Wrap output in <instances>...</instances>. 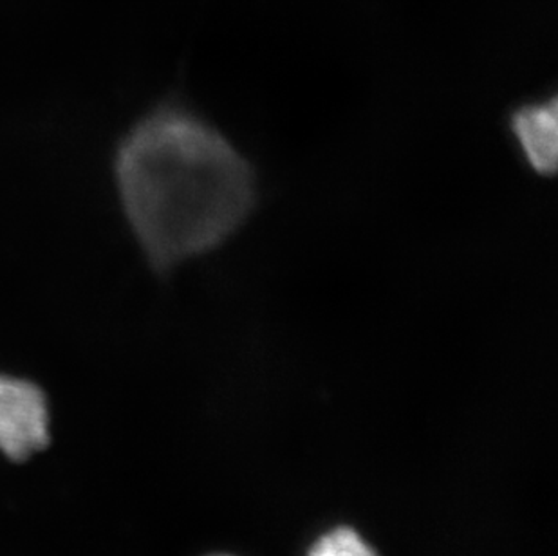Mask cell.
I'll return each instance as SVG.
<instances>
[{
	"instance_id": "1",
	"label": "cell",
	"mask_w": 558,
	"mask_h": 556,
	"mask_svg": "<svg viewBox=\"0 0 558 556\" xmlns=\"http://www.w3.org/2000/svg\"><path fill=\"white\" fill-rule=\"evenodd\" d=\"M117 181L129 225L161 271L221 246L257 205L248 159L181 106L159 107L126 134Z\"/></svg>"
},
{
	"instance_id": "2",
	"label": "cell",
	"mask_w": 558,
	"mask_h": 556,
	"mask_svg": "<svg viewBox=\"0 0 558 556\" xmlns=\"http://www.w3.org/2000/svg\"><path fill=\"white\" fill-rule=\"evenodd\" d=\"M48 399L38 385L0 374V454L26 461L51 439Z\"/></svg>"
},
{
	"instance_id": "3",
	"label": "cell",
	"mask_w": 558,
	"mask_h": 556,
	"mask_svg": "<svg viewBox=\"0 0 558 556\" xmlns=\"http://www.w3.org/2000/svg\"><path fill=\"white\" fill-rule=\"evenodd\" d=\"M517 148L535 172L551 176L557 167V100H535L517 107L510 118Z\"/></svg>"
},
{
	"instance_id": "4",
	"label": "cell",
	"mask_w": 558,
	"mask_h": 556,
	"mask_svg": "<svg viewBox=\"0 0 558 556\" xmlns=\"http://www.w3.org/2000/svg\"><path fill=\"white\" fill-rule=\"evenodd\" d=\"M307 556H379L360 535L359 531L349 525H338L327 531L311 546Z\"/></svg>"
},
{
	"instance_id": "5",
	"label": "cell",
	"mask_w": 558,
	"mask_h": 556,
	"mask_svg": "<svg viewBox=\"0 0 558 556\" xmlns=\"http://www.w3.org/2000/svg\"><path fill=\"white\" fill-rule=\"evenodd\" d=\"M214 556H228V555H214Z\"/></svg>"
}]
</instances>
